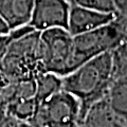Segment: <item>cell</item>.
I'll use <instances>...</instances> for the list:
<instances>
[{"instance_id": "cell-1", "label": "cell", "mask_w": 127, "mask_h": 127, "mask_svg": "<svg viewBox=\"0 0 127 127\" xmlns=\"http://www.w3.org/2000/svg\"><path fill=\"white\" fill-rule=\"evenodd\" d=\"M111 78L112 51L90 59L62 77V88L81 101L85 119L90 107L105 98Z\"/></svg>"}, {"instance_id": "cell-2", "label": "cell", "mask_w": 127, "mask_h": 127, "mask_svg": "<svg viewBox=\"0 0 127 127\" xmlns=\"http://www.w3.org/2000/svg\"><path fill=\"white\" fill-rule=\"evenodd\" d=\"M125 40L127 21L119 16L109 25L73 36L72 71L90 59L113 51Z\"/></svg>"}, {"instance_id": "cell-3", "label": "cell", "mask_w": 127, "mask_h": 127, "mask_svg": "<svg viewBox=\"0 0 127 127\" xmlns=\"http://www.w3.org/2000/svg\"><path fill=\"white\" fill-rule=\"evenodd\" d=\"M73 36L66 29L54 28L39 32L38 59L42 72L64 77L72 72Z\"/></svg>"}, {"instance_id": "cell-4", "label": "cell", "mask_w": 127, "mask_h": 127, "mask_svg": "<svg viewBox=\"0 0 127 127\" xmlns=\"http://www.w3.org/2000/svg\"><path fill=\"white\" fill-rule=\"evenodd\" d=\"M31 122L36 127H81L84 122L82 103L62 89L38 103Z\"/></svg>"}, {"instance_id": "cell-5", "label": "cell", "mask_w": 127, "mask_h": 127, "mask_svg": "<svg viewBox=\"0 0 127 127\" xmlns=\"http://www.w3.org/2000/svg\"><path fill=\"white\" fill-rule=\"evenodd\" d=\"M70 6L67 0H34L29 26L37 32L54 28L67 29Z\"/></svg>"}, {"instance_id": "cell-6", "label": "cell", "mask_w": 127, "mask_h": 127, "mask_svg": "<svg viewBox=\"0 0 127 127\" xmlns=\"http://www.w3.org/2000/svg\"><path fill=\"white\" fill-rule=\"evenodd\" d=\"M117 16L116 13L71 5L66 30L72 36H77L109 25L117 18Z\"/></svg>"}, {"instance_id": "cell-7", "label": "cell", "mask_w": 127, "mask_h": 127, "mask_svg": "<svg viewBox=\"0 0 127 127\" xmlns=\"http://www.w3.org/2000/svg\"><path fill=\"white\" fill-rule=\"evenodd\" d=\"M34 0H0V18L10 32L29 26Z\"/></svg>"}, {"instance_id": "cell-8", "label": "cell", "mask_w": 127, "mask_h": 127, "mask_svg": "<svg viewBox=\"0 0 127 127\" xmlns=\"http://www.w3.org/2000/svg\"><path fill=\"white\" fill-rule=\"evenodd\" d=\"M105 100L114 113L127 120V77L111 79Z\"/></svg>"}, {"instance_id": "cell-9", "label": "cell", "mask_w": 127, "mask_h": 127, "mask_svg": "<svg viewBox=\"0 0 127 127\" xmlns=\"http://www.w3.org/2000/svg\"><path fill=\"white\" fill-rule=\"evenodd\" d=\"M35 81V98L38 103L52 96L62 88V77L53 73L40 72L34 78Z\"/></svg>"}, {"instance_id": "cell-10", "label": "cell", "mask_w": 127, "mask_h": 127, "mask_svg": "<svg viewBox=\"0 0 127 127\" xmlns=\"http://www.w3.org/2000/svg\"><path fill=\"white\" fill-rule=\"evenodd\" d=\"M70 5H76L94 9L103 12H109V13H116V9L111 0H67ZM118 15V14H117Z\"/></svg>"}, {"instance_id": "cell-11", "label": "cell", "mask_w": 127, "mask_h": 127, "mask_svg": "<svg viewBox=\"0 0 127 127\" xmlns=\"http://www.w3.org/2000/svg\"><path fill=\"white\" fill-rule=\"evenodd\" d=\"M119 17L127 21V0H111Z\"/></svg>"}, {"instance_id": "cell-12", "label": "cell", "mask_w": 127, "mask_h": 127, "mask_svg": "<svg viewBox=\"0 0 127 127\" xmlns=\"http://www.w3.org/2000/svg\"><path fill=\"white\" fill-rule=\"evenodd\" d=\"M9 33H10L9 28L4 23V21L0 18V35H7Z\"/></svg>"}]
</instances>
